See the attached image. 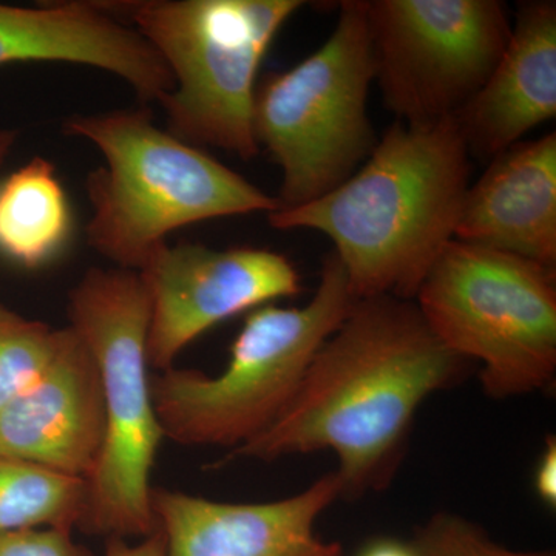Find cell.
<instances>
[{
  "instance_id": "20",
  "label": "cell",
  "mask_w": 556,
  "mask_h": 556,
  "mask_svg": "<svg viewBox=\"0 0 556 556\" xmlns=\"http://www.w3.org/2000/svg\"><path fill=\"white\" fill-rule=\"evenodd\" d=\"M0 556H94L73 540L72 530L56 527L21 530L0 538Z\"/></svg>"
},
{
  "instance_id": "19",
  "label": "cell",
  "mask_w": 556,
  "mask_h": 556,
  "mask_svg": "<svg viewBox=\"0 0 556 556\" xmlns=\"http://www.w3.org/2000/svg\"><path fill=\"white\" fill-rule=\"evenodd\" d=\"M420 556H555L551 552L511 551L485 530L455 514L433 515L413 540Z\"/></svg>"
},
{
  "instance_id": "23",
  "label": "cell",
  "mask_w": 556,
  "mask_h": 556,
  "mask_svg": "<svg viewBox=\"0 0 556 556\" xmlns=\"http://www.w3.org/2000/svg\"><path fill=\"white\" fill-rule=\"evenodd\" d=\"M356 556H420L413 541L396 538H376L358 551Z\"/></svg>"
},
{
  "instance_id": "2",
  "label": "cell",
  "mask_w": 556,
  "mask_h": 556,
  "mask_svg": "<svg viewBox=\"0 0 556 556\" xmlns=\"http://www.w3.org/2000/svg\"><path fill=\"white\" fill-rule=\"evenodd\" d=\"M470 160L455 116L396 121L345 182L303 206L273 212L268 222L328 237L354 298L415 300L455 240Z\"/></svg>"
},
{
  "instance_id": "12",
  "label": "cell",
  "mask_w": 556,
  "mask_h": 556,
  "mask_svg": "<svg viewBox=\"0 0 556 556\" xmlns=\"http://www.w3.org/2000/svg\"><path fill=\"white\" fill-rule=\"evenodd\" d=\"M104 439L97 364L72 328H61L49 368L0 407V456L90 477Z\"/></svg>"
},
{
  "instance_id": "9",
  "label": "cell",
  "mask_w": 556,
  "mask_h": 556,
  "mask_svg": "<svg viewBox=\"0 0 556 556\" xmlns=\"http://www.w3.org/2000/svg\"><path fill=\"white\" fill-rule=\"evenodd\" d=\"M375 80L402 123L455 116L503 56L511 21L500 0H365Z\"/></svg>"
},
{
  "instance_id": "21",
  "label": "cell",
  "mask_w": 556,
  "mask_h": 556,
  "mask_svg": "<svg viewBox=\"0 0 556 556\" xmlns=\"http://www.w3.org/2000/svg\"><path fill=\"white\" fill-rule=\"evenodd\" d=\"M533 489H535L541 503L548 508L556 507V441L547 438L543 453L538 457L535 473H533Z\"/></svg>"
},
{
  "instance_id": "24",
  "label": "cell",
  "mask_w": 556,
  "mask_h": 556,
  "mask_svg": "<svg viewBox=\"0 0 556 556\" xmlns=\"http://www.w3.org/2000/svg\"><path fill=\"white\" fill-rule=\"evenodd\" d=\"M0 166H2V164H0Z\"/></svg>"
},
{
  "instance_id": "3",
  "label": "cell",
  "mask_w": 556,
  "mask_h": 556,
  "mask_svg": "<svg viewBox=\"0 0 556 556\" xmlns=\"http://www.w3.org/2000/svg\"><path fill=\"white\" fill-rule=\"evenodd\" d=\"M62 130L104 156L87 178L86 236L116 268L139 273L186 226L278 208L276 197L156 126L149 109L70 116Z\"/></svg>"
},
{
  "instance_id": "18",
  "label": "cell",
  "mask_w": 556,
  "mask_h": 556,
  "mask_svg": "<svg viewBox=\"0 0 556 556\" xmlns=\"http://www.w3.org/2000/svg\"><path fill=\"white\" fill-rule=\"evenodd\" d=\"M61 328L24 317L0 303V407L49 368Z\"/></svg>"
},
{
  "instance_id": "5",
  "label": "cell",
  "mask_w": 556,
  "mask_h": 556,
  "mask_svg": "<svg viewBox=\"0 0 556 556\" xmlns=\"http://www.w3.org/2000/svg\"><path fill=\"white\" fill-rule=\"evenodd\" d=\"M68 317L97 364L104 407L79 529L141 540L159 530L150 478L164 439L150 388L148 289L137 270L91 268L70 291Z\"/></svg>"
},
{
  "instance_id": "13",
  "label": "cell",
  "mask_w": 556,
  "mask_h": 556,
  "mask_svg": "<svg viewBox=\"0 0 556 556\" xmlns=\"http://www.w3.org/2000/svg\"><path fill=\"white\" fill-rule=\"evenodd\" d=\"M20 62H61L108 72L142 102H160L174 78L155 49L102 2L39 7L0 3V67Z\"/></svg>"
},
{
  "instance_id": "4",
  "label": "cell",
  "mask_w": 556,
  "mask_h": 556,
  "mask_svg": "<svg viewBox=\"0 0 556 556\" xmlns=\"http://www.w3.org/2000/svg\"><path fill=\"white\" fill-rule=\"evenodd\" d=\"M354 298L334 252L321 265L313 298L300 308L252 309L217 376L172 367L150 378L164 438L188 447H243L283 415L317 351L339 328Z\"/></svg>"
},
{
  "instance_id": "10",
  "label": "cell",
  "mask_w": 556,
  "mask_h": 556,
  "mask_svg": "<svg viewBox=\"0 0 556 556\" xmlns=\"http://www.w3.org/2000/svg\"><path fill=\"white\" fill-rule=\"evenodd\" d=\"M139 276L150 303L149 367L159 371L215 325L300 292L291 260L268 249L167 243Z\"/></svg>"
},
{
  "instance_id": "14",
  "label": "cell",
  "mask_w": 556,
  "mask_h": 556,
  "mask_svg": "<svg viewBox=\"0 0 556 556\" xmlns=\"http://www.w3.org/2000/svg\"><path fill=\"white\" fill-rule=\"evenodd\" d=\"M555 116L556 3L522 2L503 56L455 118L470 156L489 163Z\"/></svg>"
},
{
  "instance_id": "11",
  "label": "cell",
  "mask_w": 556,
  "mask_h": 556,
  "mask_svg": "<svg viewBox=\"0 0 556 556\" xmlns=\"http://www.w3.org/2000/svg\"><path fill=\"white\" fill-rule=\"evenodd\" d=\"M342 497L336 471L298 495L269 503H225L152 489L164 556H343L317 536L320 515Z\"/></svg>"
},
{
  "instance_id": "16",
  "label": "cell",
  "mask_w": 556,
  "mask_h": 556,
  "mask_svg": "<svg viewBox=\"0 0 556 556\" xmlns=\"http://www.w3.org/2000/svg\"><path fill=\"white\" fill-rule=\"evenodd\" d=\"M72 208L56 169L35 156L0 182V254L24 268H40L64 249Z\"/></svg>"
},
{
  "instance_id": "15",
  "label": "cell",
  "mask_w": 556,
  "mask_h": 556,
  "mask_svg": "<svg viewBox=\"0 0 556 556\" xmlns=\"http://www.w3.org/2000/svg\"><path fill=\"white\" fill-rule=\"evenodd\" d=\"M468 186L455 240L556 268V134L521 141Z\"/></svg>"
},
{
  "instance_id": "7",
  "label": "cell",
  "mask_w": 556,
  "mask_h": 556,
  "mask_svg": "<svg viewBox=\"0 0 556 556\" xmlns=\"http://www.w3.org/2000/svg\"><path fill=\"white\" fill-rule=\"evenodd\" d=\"M375 72L365 0H345L320 49L260 80L252 126L260 150L281 169L277 211L327 195L371 155L378 144L368 116Z\"/></svg>"
},
{
  "instance_id": "17",
  "label": "cell",
  "mask_w": 556,
  "mask_h": 556,
  "mask_svg": "<svg viewBox=\"0 0 556 556\" xmlns=\"http://www.w3.org/2000/svg\"><path fill=\"white\" fill-rule=\"evenodd\" d=\"M86 506V479L0 456V538L40 527L79 529Z\"/></svg>"
},
{
  "instance_id": "22",
  "label": "cell",
  "mask_w": 556,
  "mask_h": 556,
  "mask_svg": "<svg viewBox=\"0 0 556 556\" xmlns=\"http://www.w3.org/2000/svg\"><path fill=\"white\" fill-rule=\"evenodd\" d=\"M105 556H164V538L160 530L137 543L123 538H109Z\"/></svg>"
},
{
  "instance_id": "8",
  "label": "cell",
  "mask_w": 556,
  "mask_h": 556,
  "mask_svg": "<svg viewBox=\"0 0 556 556\" xmlns=\"http://www.w3.org/2000/svg\"><path fill=\"white\" fill-rule=\"evenodd\" d=\"M555 277L540 263L452 240L415 303L450 351L481 364L486 396H526L555 382Z\"/></svg>"
},
{
  "instance_id": "1",
  "label": "cell",
  "mask_w": 556,
  "mask_h": 556,
  "mask_svg": "<svg viewBox=\"0 0 556 556\" xmlns=\"http://www.w3.org/2000/svg\"><path fill=\"white\" fill-rule=\"evenodd\" d=\"M467 365L434 336L415 300L356 299L283 415L225 463L328 450L338 457L342 497L386 490L417 409L463 379Z\"/></svg>"
},
{
  "instance_id": "6",
  "label": "cell",
  "mask_w": 556,
  "mask_h": 556,
  "mask_svg": "<svg viewBox=\"0 0 556 556\" xmlns=\"http://www.w3.org/2000/svg\"><path fill=\"white\" fill-rule=\"evenodd\" d=\"M160 54L174 90L160 101L169 131L252 160L260 65L302 0H127L102 2Z\"/></svg>"
}]
</instances>
